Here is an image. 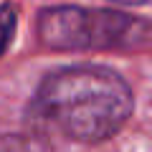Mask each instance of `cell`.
<instances>
[{
  "label": "cell",
  "instance_id": "3",
  "mask_svg": "<svg viewBox=\"0 0 152 152\" xmlns=\"http://www.w3.org/2000/svg\"><path fill=\"white\" fill-rule=\"evenodd\" d=\"M13 33H15V8L13 5H0V56L8 48Z\"/></svg>",
  "mask_w": 152,
  "mask_h": 152
},
{
  "label": "cell",
  "instance_id": "4",
  "mask_svg": "<svg viewBox=\"0 0 152 152\" xmlns=\"http://www.w3.org/2000/svg\"><path fill=\"white\" fill-rule=\"evenodd\" d=\"M117 3H127V5H140V3H147V0H117Z\"/></svg>",
  "mask_w": 152,
  "mask_h": 152
},
{
  "label": "cell",
  "instance_id": "1",
  "mask_svg": "<svg viewBox=\"0 0 152 152\" xmlns=\"http://www.w3.org/2000/svg\"><path fill=\"white\" fill-rule=\"evenodd\" d=\"M36 109L74 140L99 142L132 114V91L119 74L104 66H71L43 79Z\"/></svg>",
  "mask_w": 152,
  "mask_h": 152
},
{
  "label": "cell",
  "instance_id": "2",
  "mask_svg": "<svg viewBox=\"0 0 152 152\" xmlns=\"http://www.w3.org/2000/svg\"><path fill=\"white\" fill-rule=\"evenodd\" d=\"M41 41L51 48H122L145 36V26L114 10L48 8L38 18Z\"/></svg>",
  "mask_w": 152,
  "mask_h": 152
}]
</instances>
